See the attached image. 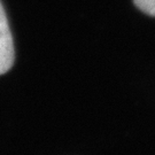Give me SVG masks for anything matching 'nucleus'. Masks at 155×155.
<instances>
[{"label": "nucleus", "mask_w": 155, "mask_h": 155, "mask_svg": "<svg viewBox=\"0 0 155 155\" xmlns=\"http://www.w3.org/2000/svg\"><path fill=\"white\" fill-rule=\"evenodd\" d=\"M14 62V45L9 24L0 2V75L7 72Z\"/></svg>", "instance_id": "1"}, {"label": "nucleus", "mask_w": 155, "mask_h": 155, "mask_svg": "<svg viewBox=\"0 0 155 155\" xmlns=\"http://www.w3.org/2000/svg\"><path fill=\"white\" fill-rule=\"evenodd\" d=\"M134 4L140 11L155 16V0H134Z\"/></svg>", "instance_id": "2"}]
</instances>
